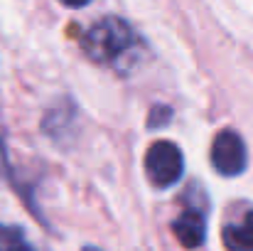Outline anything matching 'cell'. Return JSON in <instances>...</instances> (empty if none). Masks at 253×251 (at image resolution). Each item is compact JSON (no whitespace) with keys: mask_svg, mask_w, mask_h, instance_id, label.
Returning <instances> with one entry per match:
<instances>
[{"mask_svg":"<svg viewBox=\"0 0 253 251\" xmlns=\"http://www.w3.org/2000/svg\"><path fill=\"white\" fill-rule=\"evenodd\" d=\"M82 47L91 62L113 64L116 69H121L123 57H128L130 50L135 47V35L123 17L108 15L86 30V35L82 37Z\"/></svg>","mask_w":253,"mask_h":251,"instance_id":"obj_1","label":"cell"},{"mask_svg":"<svg viewBox=\"0 0 253 251\" xmlns=\"http://www.w3.org/2000/svg\"><path fill=\"white\" fill-rule=\"evenodd\" d=\"M184 172L182 151L172 141H158L145 153V175L155 187H172Z\"/></svg>","mask_w":253,"mask_h":251,"instance_id":"obj_2","label":"cell"},{"mask_svg":"<svg viewBox=\"0 0 253 251\" xmlns=\"http://www.w3.org/2000/svg\"><path fill=\"white\" fill-rule=\"evenodd\" d=\"M249 163V153H246V143L236 131H221L216 133L214 143H211V165L216 172H221L224 177H236L246 170Z\"/></svg>","mask_w":253,"mask_h":251,"instance_id":"obj_3","label":"cell"},{"mask_svg":"<svg viewBox=\"0 0 253 251\" xmlns=\"http://www.w3.org/2000/svg\"><path fill=\"white\" fill-rule=\"evenodd\" d=\"M172 232L177 237V242L184 249H197L204 244L207 237V219L199 209H184L174 222H172Z\"/></svg>","mask_w":253,"mask_h":251,"instance_id":"obj_4","label":"cell"},{"mask_svg":"<svg viewBox=\"0 0 253 251\" xmlns=\"http://www.w3.org/2000/svg\"><path fill=\"white\" fill-rule=\"evenodd\" d=\"M224 247L229 251H253V209L241 224H229L224 229Z\"/></svg>","mask_w":253,"mask_h":251,"instance_id":"obj_5","label":"cell"},{"mask_svg":"<svg viewBox=\"0 0 253 251\" xmlns=\"http://www.w3.org/2000/svg\"><path fill=\"white\" fill-rule=\"evenodd\" d=\"M0 251H32L25 242L22 229L0 224Z\"/></svg>","mask_w":253,"mask_h":251,"instance_id":"obj_6","label":"cell"},{"mask_svg":"<svg viewBox=\"0 0 253 251\" xmlns=\"http://www.w3.org/2000/svg\"><path fill=\"white\" fill-rule=\"evenodd\" d=\"M169 116H172V111H169L168 106H155V108L150 111V121H148V126H150V128L165 126V123L169 121Z\"/></svg>","mask_w":253,"mask_h":251,"instance_id":"obj_7","label":"cell"},{"mask_svg":"<svg viewBox=\"0 0 253 251\" xmlns=\"http://www.w3.org/2000/svg\"><path fill=\"white\" fill-rule=\"evenodd\" d=\"M82 251H101V249H93V247H86V249H82Z\"/></svg>","mask_w":253,"mask_h":251,"instance_id":"obj_8","label":"cell"}]
</instances>
